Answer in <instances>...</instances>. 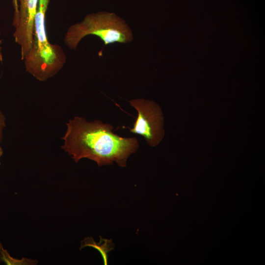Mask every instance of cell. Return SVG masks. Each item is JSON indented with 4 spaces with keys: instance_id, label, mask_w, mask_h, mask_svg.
<instances>
[{
    "instance_id": "8fae6325",
    "label": "cell",
    "mask_w": 265,
    "mask_h": 265,
    "mask_svg": "<svg viewBox=\"0 0 265 265\" xmlns=\"http://www.w3.org/2000/svg\"><path fill=\"white\" fill-rule=\"evenodd\" d=\"M2 154H3V150H2V149L1 148V147L0 146V158L2 156ZM0 164H1V163H0Z\"/></svg>"
},
{
    "instance_id": "9c48e42d",
    "label": "cell",
    "mask_w": 265,
    "mask_h": 265,
    "mask_svg": "<svg viewBox=\"0 0 265 265\" xmlns=\"http://www.w3.org/2000/svg\"><path fill=\"white\" fill-rule=\"evenodd\" d=\"M5 120L4 115L0 111V143L3 139V131L6 126Z\"/></svg>"
},
{
    "instance_id": "52a82bcc",
    "label": "cell",
    "mask_w": 265,
    "mask_h": 265,
    "mask_svg": "<svg viewBox=\"0 0 265 265\" xmlns=\"http://www.w3.org/2000/svg\"><path fill=\"white\" fill-rule=\"evenodd\" d=\"M0 262L8 265H36L38 261L26 258L18 259L12 257L0 241Z\"/></svg>"
},
{
    "instance_id": "5b68a950",
    "label": "cell",
    "mask_w": 265,
    "mask_h": 265,
    "mask_svg": "<svg viewBox=\"0 0 265 265\" xmlns=\"http://www.w3.org/2000/svg\"><path fill=\"white\" fill-rule=\"evenodd\" d=\"M39 0H19V18L13 33L15 42L21 48V59L31 49L34 25Z\"/></svg>"
},
{
    "instance_id": "ba28073f",
    "label": "cell",
    "mask_w": 265,
    "mask_h": 265,
    "mask_svg": "<svg viewBox=\"0 0 265 265\" xmlns=\"http://www.w3.org/2000/svg\"><path fill=\"white\" fill-rule=\"evenodd\" d=\"M14 8V15L13 20V26L15 27L19 21V12L18 0H12Z\"/></svg>"
},
{
    "instance_id": "7a4b0ae2",
    "label": "cell",
    "mask_w": 265,
    "mask_h": 265,
    "mask_svg": "<svg viewBox=\"0 0 265 265\" xmlns=\"http://www.w3.org/2000/svg\"><path fill=\"white\" fill-rule=\"evenodd\" d=\"M50 0H39L34 20L30 50L24 59L26 71L37 80L44 81L56 75L66 62L61 47L48 40L46 14Z\"/></svg>"
},
{
    "instance_id": "6da1fadb",
    "label": "cell",
    "mask_w": 265,
    "mask_h": 265,
    "mask_svg": "<svg viewBox=\"0 0 265 265\" xmlns=\"http://www.w3.org/2000/svg\"><path fill=\"white\" fill-rule=\"evenodd\" d=\"M66 125L61 148L76 162L86 158L98 166L112 164L115 161L119 166L125 167L128 157L138 148L135 137H123L115 134L112 125L100 120L88 122L83 117L75 116Z\"/></svg>"
},
{
    "instance_id": "3957f363",
    "label": "cell",
    "mask_w": 265,
    "mask_h": 265,
    "mask_svg": "<svg viewBox=\"0 0 265 265\" xmlns=\"http://www.w3.org/2000/svg\"><path fill=\"white\" fill-rule=\"evenodd\" d=\"M88 35L99 37L104 46L118 42L126 43L132 39V32L125 22L114 13L99 12L87 15L82 21L70 26L64 42L76 50L80 40Z\"/></svg>"
},
{
    "instance_id": "8992f818",
    "label": "cell",
    "mask_w": 265,
    "mask_h": 265,
    "mask_svg": "<svg viewBox=\"0 0 265 265\" xmlns=\"http://www.w3.org/2000/svg\"><path fill=\"white\" fill-rule=\"evenodd\" d=\"M100 240L96 242L92 237H87L81 242L80 249L85 247H91L97 249L102 255L104 265L107 264L108 253L113 249L114 244L111 239H104L100 237Z\"/></svg>"
},
{
    "instance_id": "277c9868",
    "label": "cell",
    "mask_w": 265,
    "mask_h": 265,
    "mask_svg": "<svg viewBox=\"0 0 265 265\" xmlns=\"http://www.w3.org/2000/svg\"><path fill=\"white\" fill-rule=\"evenodd\" d=\"M138 112V116L130 128L132 133L142 136L151 146L157 145L163 136V118L159 106L153 101L137 99L129 101Z\"/></svg>"
},
{
    "instance_id": "30bf717a",
    "label": "cell",
    "mask_w": 265,
    "mask_h": 265,
    "mask_svg": "<svg viewBox=\"0 0 265 265\" xmlns=\"http://www.w3.org/2000/svg\"><path fill=\"white\" fill-rule=\"evenodd\" d=\"M1 40L0 39V58L2 56V52H1Z\"/></svg>"
}]
</instances>
